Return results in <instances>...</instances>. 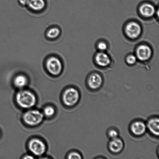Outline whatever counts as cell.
I'll return each instance as SVG.
<instances>
[{
  "instance_id": "obj_1",
  "label": "cell",
  "mask_w": 159,
  "mask_h": 159,
  "mask_svg": "<svg viewBox=\"0 0 159 159\" xmlns=\"http://www.w3.org/2000/svg\"><path fill=\"white\" fill-rule=\"evenodd\" d=\"M16 99L18 105L23 109L32 108L35 106L37 101L36 98L34 93L25 90L18 92Z\"/></svg>"
},
{
  "instance_id": "obj_2",
  "label": "cell",
  "mask_w": 159,
  "mask_h": 159,
  "mask_svg": "<svg viewBox=\"0 0 159 159\" xmlns=\"http://www.w3.org/2000/svg\"><path fill=\"white\" fill-rule=\"evenodd\" d=\"M80 98V93L74 87H70L64 92L63 102L67 107H73L75 106L79 102Z\"/></svg>"
},
{
  "instance_id": "obj_3",
  "label": "cell",
  "mask_w": 159,
  "mask_h": 159,
  "mask_svg": "<svg viewBox=\"0 0 159 159\" xmlns=\"http://www.w3.org/2000/svg\"><path fill=\"white\" fill-rule=\"evenodd\" d=\"M43 114L38 110H30L23 115V119L28 125L36 126L40 124L43 121Z\"/></svg>"
},
{
  "instance_id": "obj_4",
  "label": "cell",
  "mask_w": 159,
  "mask_h": 159,
  "mask_svg": "<svg viewBox=\"0 0 159 159\" xmlns=\"http://www.w3.org/2000/svg\"><path fill=\"white\" fill-rule=\"evenodd\" d=\"M28 147L30 152L36 156L40 157L46 152V145L38 139H33L29 141Z\"/></svg>"
},
{
  "instance_id": "obj_5",
  "label": "cell",
  "mask_w": 159,
  "mask_h": 159,
  "mask_svg": "<svg viewBox=\"0 0 159 159\" xmlns=\"http://www.w3.org/2000/svg\"><path fill=\"white\" fill-rule=\"evenodd\" d=\"M103 84L102 76L98 73H93L89 76L86 80V85L91 91H96L102 87Z\"/></svg>"
},
{
  "instance_id": "obj_6",
  "label": "cell",
  "mask_w": 159,
  "mask_h": 159,
  "mask_svg": "<svg viewBox=\"0 0 159 159\" xmlns=\"http://www.w3.org/2000/svg\"><path fill=\"white\" fill-rule=\"evenodd\" d=\"M129 130L134 136H142L147 131L146 123L142 120H135L131 123L129 126Z\"/></svg>"
},
{
  "instance_id": "obj_7",
  "label": "cell",
  "mask_w": 159,
  "mask_h": 159,
  "mask_svg": "<svg viewBox=\"0 0 159 159\" xmlns=\"http://www.w3.org/2000/svg\"><path fill=\"white\" fill-rule=\"evenodd\" d=\"M46 67L50 74L57 76L60 74L62 70L61 62L57 57H51L47 61Z\"/></svg>"
},
{
  "instance_id": "obj_8",
  "label": "cell",
  "mask_w": 159,
  "mask_h": 159,
  "mask_svg": "<svg viewBox=\"0 0 159 159\" xmlns=\"http://www.w3.org/2000/svg\"><path fill=\"white\" fill-rule=\"evenodd\" d=\"M147 130L152 136L158 138L159 135V118L158 116H152L146 123Z\"/></svg>"
},
{
  "instance_id": "obj_9",
  "label": "cell",
  "mask_w": 159,
  "mask_h": 159,
  "mask_svg": "<svg viewBox=\"0 0 159 159\" xmlns=\"http://www.w3.org/2000/svg\"><path fill=\"white\" fill-rule=\"evenodd\" d=\"M124 143L119 137L110 139L108 144V148L110 152L113 154L120 153L124 150Z\"/></svg>"
},
{
  "instance_id": "obj_10",
  "label": "cell",
  "mask_w": 159,
  "mask_h": 159,
  "mask_svg": "<svg viewBox=\"0 0 159 159\" xmlns=\"http://www.w3.org/2000/svg\"><path fill=\"white\" fill-rule=\"evenodd\" d=\"M141 28L138 23L135 22L129 23L125 27V33L129 38L135 39L141 34Z\"/></svg>"
},
{
  "instance_id": "obj_11",
  "label": "cell",
  "mask_w": 159,
  "mask_h": 159,
  "mask_svg": "<svg viewBox=\"0 0 159 159\" xmlns=\"http://www.w3.org/2000/svg\"><path fill=\"white\" fill-rule=\"evenodd\" d=\"M152 50L149 47L146 45H142L136 50L137 58L142 61L148 60L152 56Z\"/></svg>"
},
{
  "instance_id": "obj_12",
  "label": "cell",
  "mask_w": 159,
  "mask_h": 159,
  "mask_svg": "<svg viewBox=\"0 0 159 159\" xmlns=\"http://www.w3.org/2000/svg\"><path fill=\"white\" fill-rule=\"evenodd\" d=\"M155 11V6L149 3H145L142 5L140 8V12L141 15L147 18L153 16Z\"/></svg>"
},
{
  "instance_id": "obj_13",
  "label": "cell",
  "mask_w": 159,
  "mask_h": 159,
  "mask_svg": "<svg viewBox=\"0 0 159 159\" xmlns=\"http://www.w3.org/2000/svg\"><path fill=\"white\" fill-rule=\"evenodd\" d=\"M95 59L97 65L101 67L108 66L111 63V60L109 56L102 51L97 54Z\"/></svg>"
},
{
  "instance_id": "obj_14",
  "label": "cell",
  "mask_w": 159,
  "mask_h": 159,
  "mask_svg": "<svg viewBox=\"0 0 159 159\" xmlns=\"http://www.w3.org/2000/svg\"><path fill=\"white\" fill-rule=\"evenodd\" d=\"M44 0H29L28 5L30 8L35 11H40L44 8Z\"/></svg>"
},
{
  "instance_id": "obj_15",
  "label": "cell",
  "mask_w": 159,
  "mask_h": 159,
  "mask_svg": "<svg viewBox=\"0 0 159 159\" xmlns=\"http://www.w3.org/2000/svg\"><path fill=\"white\" fill-rule=\"evenodd\" d=\"M28 83V79L24 75H20L16 76L14 80L15 86L19 89H23L26 86Z\"/></svg>"
},
{
  "instance_id": "obj_16",
  "label": "cell",
  "mask_w": 159,
  "mask_h": 159,
  "mask_svg": "<svg viewBox=\"0 0 159 159\" xmlns=\"http://www.w3.org/2000/svg\"><path fill=\"white\" fill-rule=\"evenodd\" d=\"M60 30L58 28H53L50 29L48 31L47 36L48 38L55 39L60 34Z\"/></svg>"
},
{
  "instance_id": "obj_17",
  "label": "cell",
  "mask_w": 159,
  "mask_h": 159,
  "mask_svg": "<svg viewBox=\"0 0 159 159\" xmlns=\"http://www.w3.org/2000/svg\"><path fill=\"white\" fill-rule=\"evenodd\" d=\"M107 136L110 139L118 138L119 137V132L117 129L114 128H110L107 130Z\"/></svg>"
},
{
  "instance_id": "obj_18",
  "label": "cell",
  "mask_w": 159,
  "mask_h": 159,
  "mask_svg": "<svg viewBox=\"0 0 159 159\" xmlns=\"http://www.w3.org/2000/svg\"><path fill=\"white\" fill-rule=\"evenodd\" d=\"M55 112V111L54 107L51 106L46 107L43 110V114L48 117L53 116Z\"/></svg>"
},
{
  "instance_id": "obj_19",
  "label": "cell",
  "mask_w": 159,
  "mask_h": 159,
  "mask_svg": "<svg viewBox=\"0 0 159 159\" xmlns=\"http://www.w3.org/2000/svg\"><path fill=\"white\" fill-rule=\"evenodd\" d=\"M67 158L69 159H82L83 157L80 152H73L68 154Z\"/></svg>"
},
{
  "instance_id": "obj_20",
  "label": "cell",
  "mask_w": 159,
  "mask_h": 159,
  "mask_svg": "<svg viewBox=\"0 0 159 159\" xmlns=\"http://www.w3.org/2000/svg\"><path fill=\"white\" fill-rule=\"evenodd\" d=\"M127 63L129 65L134 64L137 61V57L134 55H130L127 57L126 59Z\"/></svg>"
},
{
  "instance_id": "obj_21",
  "label": "cell",
  "mask_w": 159,
  "mask_h": 159,
  "mask_svg": "<svg viewBox=\"0 0 159 159\" xmlns=\"http://www.w3.org/2000/svg\"><path fill=\"white\" fill-rule=\"evenodd\" d=\"M98 48L99 50L103 52V51L107 49V43H104V42H101L98 43Z\"/></svg>"
},
{
  "instance_id": "obj_22",
  "label": "cell",
  "mask_w": 159,
  "mask_h": 159,
  "mask_svg": "<svg viewBox=\"0 0 159 159\" xmlns=\"http://www.w3.org/2000/svg\"><path fill=\"white\" fill-rule=\"evenodd\" d=\"M19 2L23 6L28 5L29 0H19Z\"/></svg>"
},
{
  "instance_id": "obj_23",
  "label": "cell",
  "mask_w": 159,
  "mask_h": 159,
  "mask_svg": "<svg viewBox=\"0 0 159 159\" xmlns=\"http://www.w3.org/2000/svg\"><path fill=\"white\" fill-rule=\"evenodd\" d=\"M23 158L25 159H33L34 158V157H33L32 156L27 155L25 156L24 157H23Z\"/></svg>"
}]
</instances>
